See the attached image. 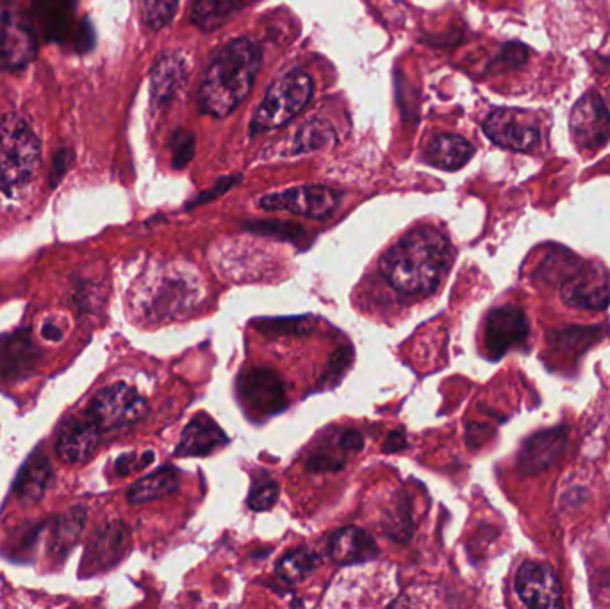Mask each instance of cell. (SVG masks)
Masks as SVG:
<instances>
[{
  "label": "cell",
  "mask_w": 610,
  "mask_h": 609,
  "mask_svg": "<svg viewBox=\"0 0 610 609\" xmlns=\"http://www.w3.org/2000/svg\"><path fill=\"white\" fill-rule=\"evenodd\" d=\"M452 263V245L434 227H416L380 259V274L396 292L430 295Z\"/></svg>",
  "instance_id": "cell-1"
},
{
  "label": "cell",
  "mask_w": 610,
  "mask_h": 609,
  "mask_svg": "<svg viewBox=\"0 0 610 609\" xmlns=\"http://www.w3.org/2000/svg\"><path fill=\"white\" fill-rule=\"evenodd\" d=\"M259 68L261 51L256 43L247 38L225 43L211 59L200 86V111L213 117H227L245 101Z\"/></svg>",
  "instance_id": "cell-2"
},
{
  "label": "cell",
  "mask_w": 610,
  "mask_h": 609,
  "mask_svg": "<svg viewBox=\"0 0 610 609\" xmlns=\"http://www.w3.org/2000/svg\"><path fill=\"white\" fill-rule=\"evenodd\" d=\"M42 165V142L20 115L0 120V192L18 197L33 184Z\"/></svg>",
  "instance_id": "cell-3"
},
{
  "label": "cell",
  "mask_w": 610,
  "mask_h": 609,
  "mask_svg": "<svg viewBox=\"0 0 610 609\" xmlns=\"http://www.w3.org/2000/svg\"><path fill=\"white\" fill-rule=\"evenodd\" d=\"M313 97V81L304 70H291L270 86L257 109L252 131H270L286 126L304 111Z\"/></svg>",
  "instance_id": "cell-4"
},
{
  "label": "cell",
  "mask_w": 610,
  "mask_h": 609,
  "mask_svg": "<svg viewBox=\"0 0 610 609\" xmlns=\"http://www.w3.org/2000/svg\"><path fill=\"white\" fill-rule=\"evenodd\" d=\"M38 56L33 18L17 0H0V68L20 72Z\"/></svg>",
  "instance_id": "cell-5"
},
{
  "label": "cell",
  "mask_w": 610,
  "mask_h": 609,
  "mask_svg": "<svg viewBox=\"0 0 610 609\" xmlns=\"http://www.w3.org/2000/svg\"><path fill=\"white\" fill-rule=\"evenodd\" d=\"M236 395L250 418L272 417L286 406V388L272 368L243 370L236 381Z\"/></svg>",
  "instance_id": "cell-6"
},
{
  "label": "cell",
  "mask_w": 610,
  "mask_h": 609,
  "mask_svg": "<svg viewBox=\"0 0 610 609\" xmlns=\"http://www.w3.org/2000/svg\"><path fill=\"white\" fill-rule=\"evenodd\" d=\"M149 404L131 386L113 384L100 390L91 401L88 415L102 431L132 426L147 417Z\"/></svg>",
  "instance_id": "cell-7"
},
{
  "label": "cell",
  "mask_w": 610,
  "mask_h": 609,
  "mask_svg": "<svg viewBox=\"0 0 610 609\" xmlns=\"http://www.w3.org/2000/svg\"><path fill=\"white\" fill-rule=\"evenodd\" d=\"M484 133L498 147L514 152H532L541 143L537 118L523 109H495L484 122Z\"/></svg>",
  "instance_id": "cell-8"
},
{
  "label": "cell",
  "mask_w": 610,
  "mask_h": 609,
  "mask_svg": "<svg viewBox=\"0 0 610 609\" xmlns=\"http://www.w3.org/2000/svg\"><path fill=\"white\" fill-rule=\"evenodd\" d=\"M341 192L322 184L297 186L284 192L270 193L259 199V208L266 211H289L307 218H327L341 202Z\"/></svg>",
  "instance_id": "cell-9"
},
{
  "label": "cell",
  "mask_w": 610,
  "mask_h": 609,
  "mask_svg": "<svg viewBox=\"0 0 610 609\" xmlns=\"http://www.w3.org/2000/svg\"><path fill=\"white\" fill-rule=\"evenodd\" d=\"M516 593L528 608H562V590L553 568L541 561H527L516 574Z\"/></svg>",
  "instance_id": "cell-10"
},
{
  "label": "cell",
  "mask_w": 610,
  "mask_h": 609,
  "mask_svg": "<svg viewBox=\"0 0 610 609\" xmlns=\"http://www.w3.org/2000/svg\"><path fill=\"white\" fill-rule=\"evenodd\" d=\"M569 131L580 149H600L610 138L609 109L594 93L577 102L569 117Z\"/></svg>",
  "instance_id": "cell-11"
},
{
  "label": "cell",
  "mask_w": 610,
  "mask_h": 609,
  "mask_svg": "<svg viewBox=\"0 0 610 609\" xmlns=\"http://www.w3.org/2000/svg\"><path fill=\"white\" fill-rule=\"evenodd\" d=\"M527 315L516 306H502L489 313L486 322V351L493 359L518 347L528 338Z\"/></svg>",
  "instance_id": "cell-12"
},
{
  "label": "cell",
  "mask_w": 610,
  "mask_h": 609,
  "mask_svg": "<svg viewBox=\"0 0 610 609\" xmlns=\"http://www.w3.org/2000/svg\"><path fill=\"white\" fill-rule=\"evenodd\" d=\"M100 429L90 415L84 418H72L65 422L58 433L56 452L59 458L70 465L84 463L97 449L100 442Z\"/></svg>",
  "instance_id": "cell-13"
},
{
  "label": "cell",
  "mask_w": 610,
  "mask_h": 609,
  "mask_svg": "<svg viewBox=\"0 0 610 609\" xmlns=\"http://www.w3.org/2000/svg\"><path fill=\"white\" fill-rule=\"evenodd\" d=\"M229 443L227 434L207 413H198L182 431L181 442L175 447L179 458H204Z\"/></svg>",
  "instance_id": "cell-14"
},
{
  "label": "cell",
  "mask_w": 610,
  "mask_h": 609,
  "mask_svg": "<svg viewBox=\"0 0 610 609\" xmlns=\"http://www.w3.org/2000/svg\"><path fill=\"white\" fill-rule=\"evenodd\" d=\"M127 540L129 531L122 522H113L99 529L93 534L83 559V570H86V574L91 576L116 565L124 556Z\"/></svg>",
  "instance_id": "cell-15"
},
{
  "label": "cell",
  "mask_w": 610,
  "mask_h": 609,
  "mask_svg": "<svg viewBox=\"0 0 610 609\" xmlns=\"http://www.w3.org/2000/svg\"><path fill=\"white\" fill-rule=\"evenodd\" d=\"M40 359V351L34 345L29 331L0 336V376L17 381L29 376Z\"/></svg>",
  "instance_id": "cell-16"
},
{
  "label": "cell",
  "mask_w": 610,
  "mask_h": 609,
  "mask_svg": "<svg viewBox=\"0 0 610 609\" xmlns=\"http://www.w3.org/2000/svg\"><path fill=\"white\" fill-rule=\"evenodd\" d=\"M327 552L338 565H355L379 556V547L371 534L359 527H343L330 536Z\"/></svg>",
  "instance_id": "cell-17"
},
{
  "label": "cell",
  "mask_w": 610,
  "mask_h": 609,
  "mask_svg": "<svg viewBox=\"0 0 610 609\" xmlns=\"http://www.w3.org/2000/svg\"><path fill=\"white\" fill-rule=\"evenodd\" d=\"M33 11L43 34L52 42H70L74 27L75 0H31Z\"/></svg>",
  "instance_id": "cell-18"
},
{
  "label": "cell",
  "mask_w": 610,
  "mask_h": 609,
  "mask_svg": "<svg viewBox=\"0 0 610 609\" xmlns=\"http://www.w3.org/2000/svg\"><path fill=\"white\" fill-rule=\"evenodd\" d=\"M473 154L475 147L459 134H436L425 149V161L432 167L455 172L464 167Z\"/></svg>",
  "instance_id": "cell-19"
},
{
  "label": "cell",
  "mask_w": 610,
  "mask_h": 609,
  "mask_svg": "<svg viewBox=\"0 0 610 609\" xmlns=\"http://www.w3.org/2000/svg\"><path fill=\"white\" fill-rule=\"evenodd\" d=\"M186 61L177 52H166L157 59L150 76V92L156 104H166L174 99L186 79Z\"/></svg>",
  "instance_id": "cell-20"
},
{
  "label": "cell",
  "mask_w": 610,
  "mask_h": 609,
  "mask_svg": "<svg viewBox=\"0 0 610 609\" xmlns=\"http://www.w3.org/2000/svg\"><path fill=\"white\" fill-rule=\"evenodd\" d=\"M363 447V434L355 429H347L334 436L332 442L323 443L320 451L313 452V456L307 459V468L313 472L341 470L347 465V452L361 451Z\"/></svg>",
  "instance_id": "cell-21"
},
{
  "label": "cell",
  "mask_w": 610,
  "mask_h": 609,
  "mask_svg": "<svg viewBox=\"0 0 610 609\" xmlns=\"http://www.w3.org/2000/svg\"><path fill=\"white\" fill-rule=\"evenodd\" d=\"M52 479V465L43 452H34L31 458L25 461L15 484V493L25 506H33L43 499Z\"/></svg>",
  "instance_id": "cell-22"
},
{
  "label": "cell",
  "mask_w": 610,
  "mask_h": 609,
  "mask_svg": "<svg viewBox=\"0 0 610 609\" xmlns=\"http://www.w3.org/2000/svg\"><path fill=\"white\" fill-rule=\"evenodd\" d=\"M179 472L174 465H165L157 468L149 476L141 477L140 481L132 484L127 492V499L132 504H145V502L156 501L165 495L175 493L179 490Z\"/></svg>",
  "instance_id": "cell-23"
},
{
  "label": "cell",
  "mask_w": 610,
  "mask_h": 609,
  "mask_svg": "<svg viewBox=\"0 0 610 609\" xmlns=\"http://www.w3.org/2000/svg\"><path fill=\"white\" fill-rule=\"evenodd\" d=\"M562 295L568 304L580 308H603L609 302L607 286L591 272L569 279L562 288Z\"/></svg>",
  "instance_id": "cell-24"
},
{
  "label": "cell",
  "mask_w": 610,
  "mask_h": 609,
  "mask_svg": "<svg viewBox=\"0 0 610 609\" xmlns=\"http://www.w3.org/2000/svg\"><path fill=\"white\" fill-rule=\"evenodd\" d=\"M86 524V509L77 506L65 515H61L54 526V533L50 538V552L59 558H65L68 552L74 549Z\"/></svg>",
  "instance_id": "cell-25"
},
{
  "label": "cell",
  "mask_w": 610,
  "mask_h": 609,
  "mask_svg": "<svg viewBox=\"0 0 610 609\" xmlns=\"http://www.w3.org/2000/svg\"><path fill=\"white\" fill-rule=\"evenodd\" d=\"M320 563V556L300 547L289 552L277 563V577L284 583L295 584L311 576Z\"/></svg>",
  "instance_id": "cell-26"
},
{
  "label": "cell",
  "mask_w": 610,
  "mask_h": 609,
  "mask_svg": "<svg viewBox=\"0 0 610 609\" xmlns=\"http://www.w3.org/2000/svg\"><path fill=\"white\" fill-rule=\"evenodd\" d=\"M231 0H195L193 8V22L198 27L211 31L215 27L222 26L225 18L231 15Z\"/></svg>",
  "instance_id": "cell-27"
},
{
  "label": "cell",
  "mask_w": 610,
  "mask_h": 609,
  "mask_svg": "<svg viewBox=\"0 0 610 609\" xmlns=\"http://www.w3.org/2000/svg\"><path fill=\"white\" fill-rule=\"evenodd\" d=\"M279 492H281L279 483L263 470L252 481V488L248 493V508L252 511H268L279 499Z\"/></svg>",
  "instance_id": "cell-28"
},
{
  "label": "cell",
  "mask_w": 610,
  "mask_h": 609,
  "mask_svg": "<svg viewBox=\"0 0 610 609\" xmlns=\"http://www.w3.org/2000/svg\"><path fill=\"white\" fill-rule=\"evenodd\" d=\"M332 140H334V129L325 120H311L298 131L295 152L314 151Z\"/></svg>",
  "instance_id": "cell-29"
},
{
  "label": "cell",
  "mask_w": 610,
  "mask_h": 609,
  "mask_svg": "<svg viewBox=\"0 0 610 609\" xmlns=\"http://www.w3.org/2000/svg\"><path fill=\"white\" fill-rule=\"evenodd\" d=\"M179 8V0H141V17L145 26L159 31L168 26Z\"/></svg>",
  "instance_id": "cell-30"
},
{
  "label": "cell",
  "mask_w": 610,
  "mask_h": 609,
  "mask_svg": "<svg viewBox=\"0 0 610 609\" xmlns=\"http://www.w3.org/2000/svg\"><path fill=\"white\" fill-rule=\"evenodd\" d=\"M254 327L268 336H288V334H307L313 329L311 318H264L256 320Z\"/></svg>",
  "instance_id": "cell-31"
},
{
  "label": "cell",
  "mask_w": 610,
  "mask_h": 609,
  "mask_svg": "<svg viewBox=\"0 0 610 609\" xmlns=\"http://www.w3.org/2000/svg\"><path fill=\"white\" fill-rule=\"evenodd\" d=\"M384 529L396 542H409V538L413 534V520H411L409 504L400 502L398 506L388 511V517L384 520Z\"/></svg>",
  "instance_id": "cell-32"
},
{
  "label": "cell",
  "mask_w": 610,
  "mask_h": 609,
  "mask_svg": "<svg viewBox=\"0 0 610 609\" xmlns=\"http://www.w3.org/2000/svg\"><path fill=\"white\" fill-rule=\"evenodd\" d=\"M247 229L252 233L277 236L289 242H297L305 234L304 227L293 222H248Z\"/></svg>",
  "instance_id": "cell-33"
},
{
  "label": "cell",
  "mask_w": 610,
  "mask_h": 609,
  "mask_svg": "<svg viewBox=\"0 0 610 609\" xmlns=\"http://www.w3.org/2000/svg\"><path fill=\"white\" fill-rule=\"evenodd\" d=\"M172 154H174V167L184 168L195 154V136L188 131H177L172 140Z\"/></svg>",
  "instance_id": "cell-34"
},
{
  "label": "cell",
  "mask_w": 610,
  "mask_h": 609,
  "mask_svg": "<svg viewBox=\"0 0 610 609\" xmlns=\"http://www.w3.org/2000/svg\"><path fill=\"white\" fill-rule=\"evenodd\" d=\"M350 363H352V349L350 347H343V349L334 352L323 381H329V383L339 381L341 376L347 372Z\"/></svg>",
  "instance_id": "cell-35"
},
{
  "label": "cell",
  "mask_w": 610,
  "mask_h": 609,
  "mask_svg": "<svg viewBox=\"0 0 610 609\" xmlns=\"http://www.w3.org/2000/svg\"><path fill=\"white\" fill-rule=\"evenodd\" d=\"M152 461H154V452L152 451L145 452L141 456H138V454H125V456L116 461V472L120 476H127V474H131L132 470L145 468Z\"/></svg>",
  "instance_id": "cell-36"
},
{
  "label": "cell",
  "mask_w": 610,
  "mask_h": 609,
  "mask_svg": "<svg viewBox=\"0 0 610 609\" xmlns=\"http://www.w3.org/2000/svg\"><path fill=\"white\" fill-rule=\"evenodd\" d=\"M70 163H72V152L68 151V149H61L56 154L54 163H52V170H50V184L52 186H56L61 181V177L65 176Z\"/></svg>",
  "instance_id": "cell-37"
},
{
  "label": "cell",
  "mask_w": 610,
  "mask_h": 609,
  "mask_svg": "<svg viewBox=\"0 0 610 609\" xmlns=\"http://www.w3.org/2000/svg\"><path fill=\"white\" fill-rule=\"evenodd\" d=\"M404 449H407V438H405L402 429L391 431L386 438V442L382 445V451L386 454H396V452L404 451Z\"/></svg>",
  "instance_id": "cell-38"
},
{
  "label": "cell",
  "mask_w": 610,
  "mask_h": 609,
  "mask_svg": "<svg viewBox=\"0 0 610 609\" xmlns=\"http://www.w3.org/2000/svg\"><path fill=\"white\" fill-rule=\"evenodd\" d=\"M43 338L49 342H58L63 338V331L56 324H45L42 329Z\"/></svg>",
  "instance_id": "cell-39"
}]
</instances>
